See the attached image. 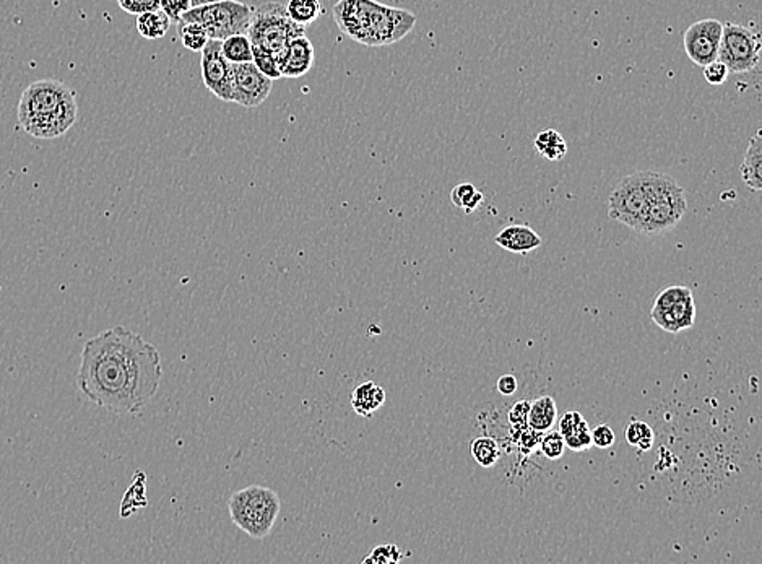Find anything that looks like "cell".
Wrapping results in <instances>:
<instances>
[{
  "instance_id": "484cf974",
  "label": "cell",
  "mask_w": 762,
  "mask_h": 564,
  "mask_svg": "<svg viewBox=\"0 0 762 564\" xmlns=\"http://www.w3.org/2000/svg\"><path fill=\"white\" fill-rule=\"evenodd\" d=\"M654 431L646 421H631L626 428V439L629 444L639 450H650L654 444Z\"/></svg>"
},
{
  "instance_id": "836d02e7",
  "label": "cell",
  "mask_w": 762,
  "mask_h": 564,
  "mask_svg": "<svg viewBox=\"0 0 762 564\" xmlns=\"http://www.w3.org/2000/svg\"><path fill=\"white\" fill-rule=\"evenodd\" d=\"M529 400H521L512 407L511 412H509V423H511L514 430L521 431L522 428L529 426Z\"/></svg>"
},
{
  "instance_id": "83f0119b",
  "label": "cell",
  "mask_w": 762,
  "mask_h": 564,
  "mask_svg": "<svg viewBox=\"0 0 762 564\" xmlns=\"http://www.w3.org/2000/svg\"><path fill=\"white\" fill-rule=\"evenodd\" d=\"M539 448L549 460H559L565 452V438L559 431H547L545 436H541Z\"/></svg>"
},
{
  "instance_id": "7a4b0ae2",
  "label": "cell",
  "mask_w": 762,
  "mask_h": 564,
  "mask_svg": "<svg viewBox=\"0 0 762 564\" xmlns=\"http://www.w3.org/2000/svg\"><path fill=\"white\" fill-rule=\"evenodd\" d=\"M333 19L343 35L364 46L394 45L416 25L412 12L376 0H339L333 5Z\"/></svg>"
},
{
  "instance_id": "d6986e66",
  "label": "cell",
  "mask_w": 762,
  "mask_h": 564,
  "mask_svg": "<svg viewBox=\"0 0 762 564\" xmlns=\"http://www.w3.org/2000/svg\"><path fill=\"white\" fill-rule=\"evenodd\" d=\"M171 23L172 21L170 17L162 9L137 15V31L140 33V37L152 41L166 37V33L170 31Z\"/></svg>"
},
{
  "instance_id": "ffe728a7",
  "label": "cell",
  "mask_w": 762,
  "mask_h": 564,
  "mask_svg": "<svg viewBox=\"0 0 762 564\" xmlns=\"http://www.w3.org/2000/svg\"><path fill=\"white\" fill-rule=\"evenodd\" d=\"M535 150L549 162H559L561 158H565V153H567V144H565L563 135L559 134L555 129H549V130H543L537 135Z\"/></svg>"
},
{
  "instance_id": "8d00e7d4",
  "label": "cell",
  "mask_w": 762,
  "mask_h": 564,
  "mask_svg": "<svg viewBox=\"0 0 762 564\" xmlns=\"http://www.w3.org/2000/svg\"><path fill=\"white\" fill-rule=\"evenodd\" d=\"M590 434H592V444L600 449L611 448L615 444V439H616L615 431L611 430L608 425L597 426L595 430L590 431Z\"/></svg>"
},
{
  "instance_id": "ba28073f",
  "label": "cell",
  "mask_w": 762,
  "mask_h": 564,
  "mask_svg": "<svg viewBox=\"0 0 762 564\" xmlns=\"http://www.w3.org/2000/svg\"><path fill=\"white\" fill-rule=\"evenodd\" d=\"M608 215L637 233L644 231L649 215L646 171H636L619 181L611 192Z\"/></svg>"
},
{
  "instance_id": "4dcf8cb0",
  "label": "cell",
  "mask_w": 762,
  "mask_h": 564,
  "mask_svg": "<svg viewBox=\"0 0 762 564\" xmlns=\"http://www.w3.org/2000/svg\"><path fill=\"white\" fill-rule=\"evenodd\" d=\"M587 428H589L587 421L581 413L575 412V410L565 413L563 418L559 420V433L563 434V438L573 434L575 431L587 430Z\"/></svg>"
},
{
  "instance_id": "f1b7e54d",
  "label": "cell",
  "mask_w": 762,
  "mask_h": 564,
  "mask_svg": "<svg viewBox=\"0 0 762 564\" xmlns=\"http://www.w3.org/2000/svg\"><path fill=\"white\" fill-rule=\"evenodd\" d=\"M405 553L398 548V546L395 545H381L376 546L371 553H369L364 560H363V563H374V564H395L398 563V561H402L405 558Z\"/></svg>"
},
{
  "instance_id": "f546056e",
  "label": "cell",
  "mask_w": 762,
  "mask_h": 564,
  "mask_svg": "<svg viewBox=\"0 0 762 564\" xmlns=\"http://www.w3.org/2000/svg\"><path fill=\"white\" fill-rule=\"evenodd\" d=\"M692 295V291H691L690 288L686 287H670L664 290V291H660L658 296L655 298L654 307L655 311H660V309H666V307H672L673 305H676L678 301H682L684 298H688V296Z\"/></svg>"
},
{
  "instance_id": "e0dca14e",
  "label": "cell",
  "mask_w": 762,
  "mask_h": 564,
  "mask_svg": "<svg viewBox=\"0 0 762 564\" xmlns=\"http://www.w3.org/2000/svg\"><path fill=\"white\" fill-rule=\"evenodd\" d=\"M741 178L751 190L762 189V132L758 130L749 140L741 164Z\"/></svg>"
},
{
  "instance_id": "6da1fadb",
  "label": "cell",
  "mask_w": 762,
  "mask_h": 564,
  "mask_svg": "<svg viewBox=\"0 0 762 564\" xmlns=\"http://www.w3.org/2000/svg\"><path fill=\"white\" fill-rule=\"evenodd\" d=\"M162 357L142 335L122 325L85 343L77 383L81 394L108 412L140 413L162 383Z\"/></svg>"
},
{
  "instance_id": "e575fe53",
  "label": "cell",
  "mask_w": 762,
  "mask_h": 564,
  "mask_svg": "<svg viewBox=\"0 0 762 564\" xmlns=\"http://www.w3.org/2000/svg\"><path fill=\"white\" fill-rule=\"evenodd\" d=\"M728 75H730L728 67L722 61H718V59L717 61H714V63L704 65V77H706V80L710 85H722V83H725L728 80Z\"/></svg>"
},
{
  "instance_id": "4fadbf2b",
  "label": "cell",
  "mask_w": 762,
  "mask_h": 564,
  "mask_svg": "<svg viewBox=\"0 0 762 564\" xmlns=\"http://www.w3.org/2000/svg\"><path fill=\"white\" fill-rule=\"evenodd\" d=\"M275 57L279 63L281 79H299L314 65V45L306 35L293 38Z\"/></svg>"
},
{
  "instance_id": "ab89813d",
  "label": "cell",
  "mask_w": 762,
  "mask_h": 564,
  "mask_svg": "<svg viewBox=\"0 0 762 564\" xmlns=\"http://www.w3.org/2000/svg\"><path fill=\"white\" fill-rule=\"evenodd\" d=\"M212 2H218V0H190L192 7H198V5H205V4H212Z\"/></svg>"
},
{
  "instance_id": "1f68e13d",
  "label": "cell",
  "mask_w": 762,
  "mask_h": 564,
  "mask_svg": "<svg viewBox=\"0 0 762 564\" xmlns=\"http://www.w3.org/2000/svg\"><path fill=\"white\" fill-rule=\"evenodd\" d=\"M117 5L130 15L160 10V0H117Z\"/></svg>"
},
{
  "instance_id": "9c48e42d",
  "label": "cell",
  "mask_w": 762,
  "mask_h": 564,
  "mask_svg": "<svg viewBox=\"0 0 762 564\" xmlns=\"http://www.w3.org/2000/svg\"><path fill=\"white\" fill-rule=\"evenodd\" d=\"M761 37L751 28L725 23L718 47V61L725 63L730 73L751 72L759 63Z\"/></svg>"
},
{
  "instance_id": "7402d4cb",
  "label": "cell",
  "mask_w": 762,
  "mask_h": 564,
  "mask_svg": "<svg viewBox=\"0 0 762 564\" xmlns=\"http://www.w3.org/2000/svg\"><path fill=\"white\" fill-rule=\"evenodd\" d=\"M222 53L231 63H252V45L247 35H233L222 41Z\"/></svg>"
},
{
  "instance_id": "52a82bcc",
  "label": "cell",
  "mask_w": 762,
  "mask_h": 564,
  "mask_svg": "<svg viewBox=\"0 0 762 564\" xmlns=\"http://www.w3.org/2000/svg\"><path fill=\"white\" fill-rule=\"evenodd\" d=\"M306 27L288 17L287 9L280 2L262 4L252 12L247 37L251 45L277 55L293 38L303 37Z\"/></svg>"
},
{
  "instance_id": "cb8c5ba5",
  "label": "cell",
  "mask_w": 762,
  "mask_h": 564,
  "mask_svg": "<svg viewBox=\"0 0 762 564\" xmlns=\"http://www.w3.org/2000/svg\"><path fill=\"white\" fill-rule=\"evenodd\" d=\"M470 450H472V456L476 462L481 467H486V468L493 467L499 459L498 442L493 438H488V436L473 439Z\"/></svg>"
},
{
  "instance_id": "d590c367",
  "label": "cell",
  "mask_w": 762,
  "mask_h": 564,
  "mask_svg": "<svg viewBox=\"0 0 762 564\" xmlns=\"http://www.w3.org/2000/svg\"><path fill=\"white\" fill-rule=\"evenodd\" d=\"M565 448H569L571 450H575V452L587 450V449L592 446V434H590V428H587V430L575 431L573 434L565 436Z\"/></svg>"
},
{
  "instance_id": "ac0fdd59",
  "label": "cell",
  "mask_w": 762,
  "mask_h": 564,
  "mask_svg": "<svg viewBox=\"0 0 762 564\" xmlns=\"http://www.w3.org/2000/svg\"><path fill=\"white\" fill-rule=\"evenodd\" d=\"M557 420V402L553 397L545 395L530 402L529 426L540 433H547Z\"/></svg>"
},
{
  "instance_id": "7c38bea8",
  "label": "cell",
  "mask_w": 762,
  "mask_h": 564,
  "mask_svg": "<svg viewBox=\"0 0 762 564\" xmlns=\"http://www.w3.org/2000/svg\"><path fill=\"white\" fill-rule=\"evenodd\" d=\"M273 80L254 63H233V103L242 108H259L269 98Z\"/></svg>"
},
{
  "instance_id": "277c9868",
  "label": "cell",
  "mask_w": 762,
  "mask_h": 564,
  "mask_svg": "<svg viewBox=\"0 0 762 564\" xmlns=\"http://www.w3.org/2000/svg\"><path fill=\"white\" fill-rule=\"evenodd\" d=\"M228 506L234 526L255 540L269 537L281 508L279 494L259 484L234 492Z\"/></svg>"
},
{
  "instance_id": "8992f818",
  "label": "cell",
  "mask_w": 762,
  "mask_h": 564,
  "mask_svg": "<svg viewBox=\"0 0 762 564\" xmlns=\"http://www.w3.org/2000/svg\"><path fill=\"white\" fill-rule=\"evenodd\" d=\"M251 5L238 0H218L205 5L190 7L182 13L180 21L197 23L204 28L210 39L223 41L233 35H247L252 20Z\"/></svg>"
},
{
  "instance_id": "3957f363",
  "label": "cell",
  "mask_w": 762,
  "mask_h": 564,
  "mask_svg": "<svg viewBox=\"0 0 762 564\" xmlns=\"http://www.w3.org/2000/svg\"><path fill=\"white\" fill-rule=\"evenodd\" d=\"M79 114L75 93L63 81L45 79L33 81L21 93L20 126L37 139L51 140L67 134Z\"/></svg>"
},
{
  "instance_id": "30bf717a",
  "label": "cell",
  "mask_w": 762,
  "mask_h": 564,
  "mask_svg": "<svg viewBox=\"0 0 762 564\" xmlns=\"http://www.w3.org/2000/svg\"><path fill=\"white\" fill-rule=\"evenodd\" d=\"M200 53L202 80L206 90L224 103H233V63L222 53V41L210 39Z\"/></svg>"
},
{
  "instance_id": "d4e9b609",
  "label": "cell",
  "mask_w": 762,
  "mask_h": 564,
  "mask_svg": "<svg viewBox=\"0 0 762 564\" xmlns=\"http://www.w3.org/2000/svg\"><path fill=\"white\" fill-rule=\"evenodd\" d=\"M180 38L182 46L188 51H194V53L202 51L206 43L210 41V38L206 35L204 28L197 23H184V21H180Z\"/></svg>"
},
{
  "instance_id": "74e56055",
  "label": "cell",
  "mask_w": 762,
  "mask_h": 564,
  "mask_svg": "<svg viewBox=\"0 0 762 564\" xmlns=\"http://www.w3.org/2000/svg\"><path fill=\"white\" fill-rule=\"evenodd\" d=\"M515 433H517V442H519V446H521L522 450H527V449L532 450V449L540 446L541 434H543V433L533 430V428H530V426H525V428H522L521 431H515Z\"/></svg>"
},
{
  "instance_id": "f35d334b",
  "label": "cell",
  "mask_w": 762,
  "mask_h": 564,
  "mask_svg": "<svg viewBox=\"0 0 762 564\" xmlns=\"http://www.w3.org/2000/svg\"><path fill=\"white\" fill-rule=\"evenodd\" d=\"M517 387H519L517 379H515V376H512V375H506V376H501L498 379V391H499V394H515Z\"/></svg>"
},
{
  "instance_id": "5b68a950",
  "label": "cell",
  "mask_w": 762,
  "mask_h": 564,
  "mask_svg": "<svg viewBox=\"0 0 762 564\" xmlns=\"http://www.w3.org/2000/svg\"><path fill=\"white\" fill-rule=\"evenodd\" d=\"M649 215L642 234H662L680 223L686 214V196L682 186L664 173L646 171Z\"/></svg>"
},
{
  "instance_id": "5bb4252c",
  "label": "cell",
  "mask_w": 762,
  "mask_h": 564,
  "mask_svg": "<svg viewBox=\"0 0 762 564\" xmlns=\"http://www.w3.org/2000/svg\"><path fill=\"white\" fill-rule=\"evenodd\" d=\"M650 317L660 329L670 333H678V332L686 331L692 327L694 319H696V305H694V296L691 295L684 298L682 301H678L676 305L660 311H650Z\"/></svg>"
},
{
  "instance_id": "8fae6325",
  "label": "cell",
  "mask_w": 762,
  "mask_h": 564,
  "mask_svg": "<svg viewBox=\"0 0 762 564\" xmlns=\"http://www.w3.org/2000/svg\"><path fill=\"white\" fill-rule=\"evenodd\" d=\"M724 23L714 19H704L692 23L682 37L684 51L696 65H708L718 59V47L722 39Z\"/></svg>"
},
{
  "instance_id": "44dd1931",
  "label": "cell",
  "mask_w": 762,
  "mask_h": 564,
  "mask_svg": "<svg viewBox=\"0 0 762 564\" xmlns=\"http://www.w3.org/2000/svg\"><path fill=\"white\" fill-rule=\"evenodd\" d=\"M285 9H287L288 17L303 27L313 25L322 12L319 0H289Z\"/></svg>"
},
{
  "instance_id": "603a6c76",
  "label": "cell",
  "mask_w": 762,
  "mask_h": 564,
  "mask_svg": "<svg viewBox=\"0 0 762 564\" xmlns=\"http://www.w3.org/2000/svg\"><path fill=\"white\" fill-rule=\"evenodd\" d=\"M450 200L454 206L462 208L466 215H470L483 204V194L473 184L464 182V184H458L452 189Z\"/></svg>"
},
{
  "instance_id": "4316f807",
  "label": "cell",
  "mask_w": 762,
  "mask_h": 564,
  "mask_svg": "<svg viewBox=\"0 0 762 564\" xmlns=\"http://www.w3.org/2000/svg\"><path fill=\"white\" fill-rule=\"evenodd\" d=\"M252 63L261 71L264 75H267L272 80H279L281 79V73L279 71V63L277 57L270 55L267 51H264L261 47L252 46Z\"/></svg>"
},
{
  "instance_id": "2e32d148",
  "label": "cell",
  "mask_w": 762,
  "mask_h": 564,
  "mask_svg": "<svg viewBox=\"0 0 762 564\" xmlns=\"http://www.w3.org/2000/svg\"><path fill=\"white\" fill-rule=\"evenodd\" d=\"M386 403V391L381 385L366 381L359 384L351 394V407L359 417L369 418Z\"/></svg>"
},
{
  "instance_id": "d6a6232c",
  "label": "cell",
  "mask_w": 762,
  "mask_h": 564,
  "mask_svg": "<svg viewBox=\"0 0 762 564\" xmlns=\"http://www.w3.org/2000/svg\"><path fill=\"white\" fill-rule=\"evenodd\" d=\"M190 7V0H160V9L170 17L172 23H180L182 13H186Z\"/></svg>"
},
{
  "instance_id": "9a60e30c",
  "label": "cell",
  "mask_w": 762,
  "mask_h": 564,
  "mask_svg": "<svg viewBox=\"0 0 762 564\" xmlns=\"http://www.w3.org/2000/svg\"><path fill=\"white\" fill-rule=\"evenodd\" d=\"M498 246L514 254H529L541 246L543 240L527 224H509L494 238Z\"/></svg>"
}]
</instances>
